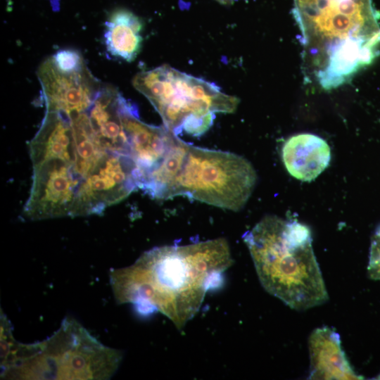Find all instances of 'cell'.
<instances>
[{
  "label": "cell",
  "instance_id": "9",
  "mask_svg": "<svg viewBox=\"0 0 380 380\" xmlns=\"http://www.w3.org/2000/svg\"><path fill=\"white\" fill-rule=\"evenodd\" d=\"M281 157L286 169L292 177L310 182L328 167L331 149L322 138L310 133H301L286 141Z\"/></svg>",
  "mask_w": 380,
  "mask_h": 380
},
{
  "label": "cell",
  "instance_id": "11",
  "mask_svg": "<svg viewBox=\"0 0 380 380\" xmlns=\"http://www.w3.org/2000/svg\"><path fill=\"white\" fill-rule=\"evenodd\" d=\"M50 58L54 65L62 72H75L87 68L82 54L75 49H61Z\"/></svg>",
  "mask_w": 380,
  "mask_h": 380
},
{
  "label": "cell",
  "instance_id": "5",
  "mask_svg": "<svg viewBox=\"0 0 380 380\" xmlns=\"http://www.w3.org/2000/svg\"><path fill=\"white\" fill-rule=\"evenodd\" d=\"M256 180L255 170L245 158L187 143L170 198L182 196L238 211L251 196Z\"/></svg>",
  "mask_w": 380,
  "mask_h": 380
},
{
  "label": "cell",
  "instance_id": "10",
  "mask_svg": "<svg viewBox=\"0 0 380 380\" xmlns=\"http://www.w3.org/2000/svg\"><path fill=\"white\" fill-rule=\"evenodd\" d=\"M104 43L113 56L131 62L139 54L141 45L142 20L125 8L114 10L105 23Z\"/></svg>",
  "mask_w": 380,
  "mask_h": 380
},
{
  "label": "cell",
  "instance_id": "1",
  "mask_svg": "<svg viewBox=\"0 0 380 380\" xmlns=\"http://www.w3.org/2000/svg\"><path fill=\"white\" fill-rule=\"evenodd\" d=\"M232 263L223 238L156 247L130 266L111 270L110 285L118 303H131L144 315L160 312L182 329Z\"/></svg>",
  "mask_w": 380,
  "mask_h": 380
},
{
  "label": "cell",
  "instance_id": "3",
  "mask_svg": "<svg viewBox=\"0 0 380 380\" xmlns=\"http://www.w3.org/2000/svg\"><path fill=\"white\" fill-rule=\"evenodd\" d=\"M2 331L4 377L106 379L122 359L119 350L103 346L70 318L51 337L37 343H18L8 328Z\"/></svg>",
  "mask_w": 380,
  "mask_h": 380
},
{
  "label": "cell",
  "instance_id": "7",
  "mask_svg": "<svg viewBox=\"0 0 380 380\" xmlns=\"http://www.w3.org/2000/svg\"><path fill=\"white\" fill-rule=\"evenodd\" d=\"M122 120L130 156L137 166L138 182L141 175L164 158L177 135L165 127L153 126L141 121L137 108L125 99L122 106Z\"/></svg>",
  "mask_w": 380,
  "mask_h": 380
},
{
  "label": "cell",
  "instance_id": "6",
  "mask_svg": "<svg viewBox=\"0 0 380 380\" xmlns=\"http://www.w3.org/2000/svg\"><path fill=\"white\" fill-rule=\"evenodd\" d=\"M37 74L46 110L66 115L87 111L101 88L87 68L80 72H62L50 57L39 65Z\"/></svg>",
  "mask_w": 380,
  "mask_h": 380
},
{
  "label": "cell",
  "instance_id": "12",
  "mask_svg": "<svg viewBox=\"0 0 380 380\" xmlns=\"http://www.w3.org/2000/svg\"><path fill=\"white\" fill-rule=\"evenodd\" d=\"M367 272L369 278L380 280V226L372 237Z\"/></svg>",
  "mask_w": 380,
  "mask_h": 380
},
{
  "label": "cell",
  "instance_id": "8",
  "mask_svg": "<svg viewBox=\"0 0 380 380\" xmlns=\"http://www.w3.org/2000/svg\"><path fill=\"white\" fill-rule=\"evenodd\" d=\"M310 379L355 380L362 378L351 367L339 334L328 327L315 329L309 338Z\"/></svg>",
  "mask_w": 380,
  "mask_h": 380
},
{
  "label": "cell",
  "instance_id": "2",
  "mask_svg": "<svg viewBox=\"0 0 380 380\" xmlns=\"http://www.w3.org/2000/svg\"><path fill=\"white\" fill-rule=\"evenodd\" d=\"M243 239L259 280L269 293L296 310L328 300L308 226L267 215L247 231Z\"/></svg>",
  "mask_w": 380,
  "mask_h": 380
},
{
  "label": "cell",
  "instance_id": "4",
  "mask_svg": "<svg viewBox=\"0 0 380 380\" xmlns=\"http://www.w3.org/2000/svg\"><path fill=\"white\" fill-rule=\"evenodd\" d=\"M132 84L177 136L182 132L201 136L212 126L216 113H234L239 103L238 98L222 93L215 83L169 65L139 72Z\"/></svg>",
  "mask_w": 380,
  "mask_h": 380
}]
</instances>
